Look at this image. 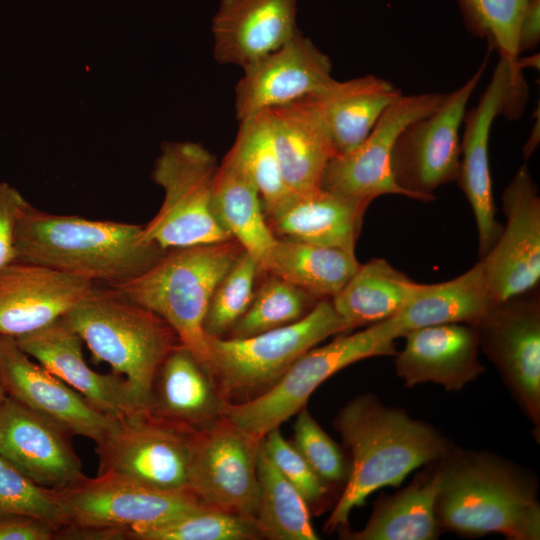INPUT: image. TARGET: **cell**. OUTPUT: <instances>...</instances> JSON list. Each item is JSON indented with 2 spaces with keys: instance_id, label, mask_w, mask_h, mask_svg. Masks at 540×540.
Instances as JSON below:
<instances>
[{
  "instance_id": "obj_1",
  "label": "cell",
  "mask_w": 540,
  "mask_h": 540,
  "mask_svg": "<svg viewBox=\"0 0 540 540\" xmlns=\"http://www.w3.org/2000/svg\"><path fill=\"white\" fill-rule=\"evenodd\" d=\"M351 455L350 473L324 531L347 528L351 512L376 490L398 487L414 470L440 459L448 440L432 425L385 406L374 394L348 401L332 422Z\"/></svg>"
},
{
  "instance_id": "obj_2",
  "label": "cell",
  "mask_w": 540,
  "mask_h": 540,
  "mask_svg": "<svg viewBox=\"0 0 540 540\" xmlns=\"http://www.w3.org/2000/svg\"><path fill=\"white\" fill-rule=\"evenodd\" d=\"M435 514L440 530L462 536L499 533L510 540L540 539L537 480L485 450L449 446L440 458Z\"/></svg>"
},
{
  "instance_id": "obj_3",
  "label": "cell",
  "mask_w": 540,
  "mask_h": 540,
  "mask_svg": "<svg viewBox=\"0 0 540 540\" xmlns=\"http://www.w3.org/2000/svg\"><path fill=\"white\" fill-rule=\"evenodd\" d=\"M16 259L92 283L117 287L149 269L166 250L143 236V225L42 211L29 202L15 234Z\"/></svg>"
},
{
  "instance_id": "obj_4",
  "label": "cell",
  "mask_w": 540,
  "mask_h": 540,
  "mask_svg": "<svg viewBox=\"0 0 540 540\" xmlns=\"http://www.w3.org/2000/svg\"><path fill=\"white\" fill-rule=\"evenodd\" d=\"M63 320L80 336L96 363L121 376L144 415L156 373L180 343L173 328L116 288L96 286Z\"/></svg>"
},
{
  "instance_id": "obj_5",
  "label": "cell",
  "mask_w": 540,
  "mask_h": 540,
  "mask_svg": "<svg viewBox=\"0 0 540 540\" xmlns=\"http://www.w3.org/2000/svg\"><path fill=\"white\" fill-rule=\"evenodd\" d=\"M243 251L234 239L167 249L145 272L112 288L165 320L209 369L204 318L218 282Z\"/></svg>"
},
{
  "instance_id": "obj_6",
  "label": "cell",
  "mask_w": 540,
  "mask_h": 540,
  "mask_svg": "<svg viewBox=\"0 0 540 540\" xmlns=\"http://www.w3.org/2000/svg\"><path fill=\"white\" fill-rule=\"evenodd\" d=\"M349 330L332 302L322 299L282 327L244 338L207 337L208 367L227 402H245L274 386L308 350Z\"/></svg>"
},
{
  "instance_id": "obj_7",
  "label": "cell",
  "mask_w": 540,
  "mask_h": 540,
  "mask_svg": "<svg viewBox=\"0 0 540 540\" xmlns=\"http://www.w3.org/2000/svg\"><path fill=\"white\" fill-rule=\"evenodd\" d=\"M57 492L67 525L56 539L127 540L135 531L206 505L189 490H158L108 473Z\"/></svg>"
},
{
  "instance_id": "obj_8",
  "label": "cell",
  "mask_w": 540,
  "mask_h": 540,
  "mask_svg": "<svg viewBox=\"0 0 540 540\" xmlns=\"http://www.w3.org/2000/svg\"><path fill=\"white\" fill-rule=\"evenodd\" d=\"M216 157L195 142L166 143L156 160L154 181L164 191L155 216L143 225V236L163 250L232 239L213 208Z\"/></svg>"
},
{
  "instance_id": "obj_9",
  "label": "cell",
  "mask_w": 540,
  "mask_h": 540,
  "mask_svg": "<svg viewBox=\"0 0 540 540\" xmlns=\"http://www.w3.org/2000/svg\"><path fill=\"white\" fill-rule=\"evenodd\" d=\"M395 340L381 322L345 334L304 353L263 394L240 403L226 402L223 416L249 434L262 439L269 431L306 407L312 393L345 367L375 356H395Z\"/></svg>"
},
{
  "instance_id": "obj_10",
  "label": "cell",
  "mask_w": 540,
  "mask_h": 540,
  "mask_svg": "<svg viewBox=\"0 0 540 540\" xmlns=\"http://www.w3.org/2000/svg\"><path fill=\"white\" fill-rule=\"evenodd\" d=\"M487 60L488 57L464 84L446 93L435 111L411 122L398 136L391 155V172L408 198L432 201L434 191L457 180L461 156L459 132Z\"/></svg>"
},
{
  "instance_id": "obj_11",
  "label": "cell",
  "mask_w": 540,
  "mask_h": 540,
  "mask_svg": "<svg viewBox=\"0 0 540 540\" xmlns=\"http://www.w3.org/2000/svg\"><path fill=\"white\" fill-rule=\"evenodd\" d=\"M528 95L523 78L512 74L508 61L500 59L477 104L466 110L457 182L473 211L478 232L479 258L499 238L503 226L495 217L489 164V138L494 120L521 116Z\"/></svg>"
},
{
  "instance_id": "obj_12",
  "label": "cell",
  "mask_w": 540,
  "mask_h": 540,
  "mask_svg": "<svg viewBox=\"0 0 540 540\" xmlns=\"http://www.w3.org/2000/svg\"><path fill=\"white\" fill-rule=\"evenodd\" d=\"M261 441L224 416L191 434L189 490L208 506L255 519Z\"/></svg>"
},
{
  "instance_id": "obj_13",
  "label": "cell",
  "mask_w": 540,
  "mask_h": 540,
  "mask_svg": "<svg viewBox=\"0 0 540 540\" xmlns=\"http://www.w3.org/2000/svg\"><path fill=\"white\" fill-rule=\"evenodd\" d=\"M540 440V299L536 290L496 303L471 324Z\"/></svg>"
},
{
  "instance_id": "obj_14",
  "label": "cell",
  "mask_w": 540,
  "mask_h": 540,
  "mask_svg": "<svg viewBox=\"0 0 540 540\" xmlns=\"http://www.w3.org/2000/svg\"><path fill=\"white\" fill-rule=\"evenodd\" d=\"M190 436L143 414L118 420L96 444L98 473L163 491L189 490Z\"/></svg>"
},
{
  "instance_id": "obj_15",
  "label": "cell",
  "mask_w": 540,
  "mask_h": 540,
  "mask_svg": "<svg viewBox=\"0 0 540 540\" xmlns=\"http://www.w3.org/2000/svg\"><path fill=\"white\" fill-rule=\"evenodd\" d=\"M446 93L401 96L382 113L370 134L348 153L327 164L320 187L340 196L367 201L385 194L406 196L394 181L391 155L402 130L435 111Z\"/></svg>"
},
{
  "instance_id": "obj_16",
  "label": "cell",
  "mask_w": 540,
  "mask_h": 540,
  "mask_svg": "<svg viewBox=\"0 0 540 540\" xmlns=\"http://www.w3.org/2000/svg\"><path fill=\"white\" fill-rule=\"evenodd\" d=\"M502 232L480 258L495 303L536 290L540 281V196L527 165L504 189Z\"/></svg>"
},
{
  "instance_id": "obj_17",
  "label": "cell",
  "mask_w": 540,
  "mask_h": 540,
  "mask_svg": "<svg viewBox=\"0 0 540 540\" xmlns=\"http://www.w3.org/2000/svg\"><path fill=\"white\" fill-rule=\"evenodd\" d=\"M242 69L243 76L235 87L239 121L318 93L335 80L330 58L300 31Z\"/></svg>"
},
{
  "instance_id": "obj_18",
  "label": "cell",
  "mask_w": 540,
  "mask_h": 540,
  "mask_svg": "<svg viewBox=\"0 0 540 540\" xmlns=\"http://www.w3.org/2000/svg\"><path fill=\"white\" fill-rule=\"evenodd\" d=\"M71 436L61 425L7 397L0 413V456L36 484L61 491L86 477Z\"/></svg>"
},
{
  "instance_id": "obj_19",
  "label": "cell",
  "mask_w": 540,
  "mask_h": 540,
  "mask_svg": "<svg viewBox=\"0 0 540 540\" xmlns=\"http://www.w3.org/2000/svg\"><path fill=\"white\" fill-rule=\"evenodd\" d=\"M0 375L9 397L95 444L118 421L26 354L13 337L0 335Z\"/></svg>"
},
{
  "instance_id": "obj_20",
  "label": "cell",
  "mask_w": 540,
  "mask_h": 540,
  "mask_svg": "<svg viewBox=\"0 0 540 540\" xmlns=\"http://www.w3.org/2000/svg\"><path fill=\"white\" fill-rule=\"evenodd\" d=\"M97 284L39 264L0 268V335L18 338L64 317Z\"/></svg>"
},
{
  "instance_id": "obj_21",
  "label": "cell",
  "mask_w": 540,
  "mask_h": 540,
  "mask_svg": "<svg viewBox=\"0 0 540 540\" xmlns=\"http://www.w3.org/2000/svg\"><path fill=\"white\" fill-rule=\"evenodd\" d=\"M15 340L26 354L106 415L124 420L142 414L124 378L99 373L88 365L82 339L63 318Z\"/></svg>"
},
{
  "instance_id": "obj_22",
  "label": "cell",
  "mask_w": 540,
  "mask_h": 540,
  "mask_svg": "<svg viewBox=\"0 0 540 540\" xmlns=\"http://www.w3.org/2000/svg\"><path fill=\"white\" fill-rule=\"evenodd\" d=\"M226 402L210 370L179 344L156 373L144 416L193 434L222 419Z\"/></svg>"
},
{
  "instance_id": "obj_23",
  "label": "cell",
  "mask_w": 540,
  "mask_h": 540,
  "mask_svg": "<svg viewBox=\"0 0 540 540\" xmlns=\"http://www.w3.org/2000/svg\"><path fill=\"white\" fill-rule=\"evenodd\" d=\"M403 337L405 345L395 355V369L406 387L431 382L457 392L485 371L478 336L469 324L426 326Z\"/></svg>"
},
{
  "instance_id": "obj_24",
  "label": "cell",
  "mask_w": 540,
  "mask_h": 540,
  "mask_svg": "<svg viewBox=\"0 0 540 540\" xmlns=\"http://www.w3.org/2000/svg\"><path fill=\"white\" fill-rule=\"evenodd\" d=\"M297 0H221L212 19L213 56L246 67L298 31Z\"/></svg>"
},
{
  "instance_id": "obj_25",
  "label": "cell",
  "mask_w": 540,
  "mask_h": 540,
  "mask_svg": "<svg viewBox=\"0 0 540 540\" xmlns=\"http://www.w3.org/2000/svg\"><path fill=\"white\" fill-rule=\"evenodd\" d=\"M266 112L287 186L295 193L320 188L325 168L336 153L308 97Z\"/></svg>"
},
{
  "instance_id": "obj_26",
  "label": "cell",
  "mask_w": 540,
  "mask_h": 540,
  "mask_svg": "<svg viewBox=\"0 0 540 540\" xmlns=\"http://www.w3.org/2000/svg\"><path fill=\"white\" fill-rule=\"evenodd\" d=\"M369 205L367 201L340 196L320 187L295 193L267 222L276 238L355 252Z\"/></svg>"
},
{
  "instance_id": "obj_27",
  "label": "cell",
  "mask_w": 540,
  "mask_h": 540,
  "mask_svg": "<svg viewBox=\"0 0 540 540\" xmlns=\"http://www.w3.org/2000/svg\"><path fill=\"white\" fill-rule=\"evenodd\" d=\"M401 96L393 83L366 75L346 81L334 80L324 90L307 97L339 156L365 140L386 108Z\"/></svg>"
},
{
  "instance_id": "obj_28",
  "label": "cell",
  "mask_w": 540,
  "mask_h": 540,
  "mask_svg": "<svg viewBox=\"0 0 540 540\" xmlns=\"http://www.w3.org/2000/svg\"><path fill=\"white\" fill-rule=\"evenodd\" d=\"M496 303L489 292L482 261L461 275L423 289L397 314L383 320L393 339L432 325L473 324Z\"/></svg>"
},
{
  "instance_id": "obj_29",
  "label": "cell",
  "mask_w": 540,
  "mask_h": 540,
  "mask_svg": "<svg viewBox=\"0 0 540 540\" xmlns=\"http://www.w3.org/2000/svg\"><path fill=\"white\" fill-rule=\"evenodd\" d=\"M412 482L374 503L367 524L360 531L338 532L348 540H433L440 528L435 503L440 481V459L425 465Z\"/></svg>"
},
{
  "instance_id": "obj_30",
  "label": "cell",
  "mask_w": 540,
  "mask_h": 540,
  "mask_svg": "<svg viewBox=\"0 0 540 540\" xmlns=\"http://www.w3.org/2000/svg\"><path fill=\"white\" fill-rule=\"evenodd\" d=\"M384 258L360 264L332 304L350 329L388 319L402 310L424 287Z\"/></svg>"
},
{
  "instance_id": "obj_31",
  "label": "cell",
  "mask_w": 540,
  "mask_h": 540,
  "mask_svg": "<svg viewBox=\"0 0 540 540\" xmlns=\"http://www.w3.org/2000/svg\"><path fill=\"white\" fill-rule=\"evenodd\" d=\"M213 208L222 227L257 261L261 271L277 238L268 225L257 187L226 157L214 177Z\"/></svg>"
},
{
  "instance_id": "obj_32",
  "label": "cell",
  "mask_w": 540,
  "mask_h": 540,
  "mask_svg": "<svg viewBox=\"0 0 540 540\" xmlns=\"http://www.w3.org/2000/svg\"><path fill=\"white\" fill-rule=\"evenodd\" d=\"M359 265L354 251L277 238L261 272L322 300L337 295Z\"/></svg>"
},
{
  "instance_id": "obj_33",
  "label": "cell",
  "mask_w": 540,
  "mask_h": 540,
  "mask_svg": "<svg viewBox=\"0 0 540 540\" xmlns=\"http://www.w3.org/2000/svg\"><path fill=\"white\" fill-rule=\"evenodd\" d=\"M233 145L225 155L257 187L266 219L278 213L293 197L285 183L266 110L239 121Z\"/></svg>"
},
{
  "instance_id": "obj_34",
  "label": "cell",
  "mask_w": 540,
  "mask_h": 540,
  "mask_svg": "<svg viewBox=\"0 0 540 540\" xmlns=\"http://www.w3.org/2000/svg\"><path fill=\"white\" fill-rule=\"evenodd\" d=\"M257 476L259 500L255 521L262 539L318 540L309 505L270 460L262 441L257 456Z\"/></svg>"
},
{
  "instance_id": "obj_35",
  "label": "cell",
  "mask_w": 540,
  "mask_h": 540,
  "mask_svg": "<svg viewBox=\"0 0 540 540\" xmlns=\"http://www.w3.org/2000/svg\"><path fill=\"white\" fill-rule=\"evenodd\" d=\"M319 301L290 282L268 274V279L255 290L249 308L226 337L244 338L291 324Z\"/></svg>"
},
{
  "instance_id": "obj_36",
  "label": "cell",
  "mask_w": 540,
  "mask_h": 540,
  "mask_svg": "<svg viewBox=\"0 0 540 540\" xmlns=\"http://www.w3.org/2000/svg\"><path fill=\"white\" fill-rule=\"evenodd\" d=\"M466 29L485 39L489 50L508 61L514 76H522L518 27L529 0H456Z\"/></svg>"
},
{
  "instance_id": "obj_37",
  "label": "cell",
  "mask_w": 540,
  "mask_h": 540,
  "mask_svg": "<svg viewBox=\"0 0 540 540\" xmlns=\"http://www.w3.org/2000/svg\"><path fill=\"white\" fill-rule=\"evenodd\" d=\"M262 536L253 518L231 514L208 505L167 522L135 531L127 540H258Z\"/></svg>"
},
{
  "instance_id": "obj_38",
  "label": "cell",
  "mask_w": 540,
  "mask_h": 540,
  "mask_svg": "<svg viewBox=\"0 0 540 540\" xmlns=\"http://www.w3.org/2000/svg\"><path fill=\"white\" fill-rule=\"evenodd\" d=\"M259 272L257 261L243 251L214 289L203 323L207 337L229 334L253 300Z\"/></svg>"
},
{
  "instance_id": "obj_39",
  "label": "cell",
  "mask_w": 540,
  "mask_h": 540,
  "mask_svg": "<svg viewBox=\"0 0 540 540\" xmlns=\"http://www.w3.org/2000/svg\"><path fill=\"white\" fill-rule=\"evenodd\" d=\"M17 515L40 519L57 531L67 525L58 492L36 484L0 456V519Z\"/></svg>"
},
{
  "instance_id": "obj_40",
  "label": "cell",
  "mask_w": 540,
  "mask_h": 540,
  "mask_svg": "<svg viewBox=\"0 0 540 540\" xmlns=\"http://www.w3.org/2000/svg\"><path fill=\"white\" fill-rule=\"evenodd\" d=\"M296 415L291 443L325 482L331 486L346 483L350 463L342 448L322 429L306 407Z\"/></svg>"
},
{
  "instance_id": "obj_41",
  "label": "cell",
  "mask_w": 540,
  "mask_h": 540,
  "mask_svg": "<svg viewBox=\"0 0 540 540\" xmlns=\"http://www.w3.org/2000/svg\"><path fill=\"white\" fill-rule=\"evenodd\" d=\"M262 446L281 474L301 493L310 508L321 511L330 495V484L321 479L279 428L262 438Z\"/></svg>"
},
{
  "instance_id": "obj_42",
  "label": "cell",
  "mask_w": 540,
  "mask_h": 540,
  "mask_svg": "<svg viewBox=\"0 0 540 540\" xmlns=\"http://www.w3.org/2000/svg\"><path fill=\"white\" fill-rule=\"evenodd\" d=\"M27 202L16 188L0 181V268L16 260V226Z\"/></svg>"
},
{
  "instance_id": "obj_43",
  "label": "cell",
  "mask_w": 540,
  "mask_h": 540,
  "mask_svg": "<svg viewBox=\"0 0 540 540\" xmlns=\"http://www.w3.org/2000/svg\"><path fill=\"white\" fill-rule=\"evenodd\" d=\"M57 529L30 516H10L0 519V540H54Z\"/></svg>"
},
{
  "instance_id": "obj_44",
  "label": "cell",
  "mask_w": 540,
  "mask_h": 540,
  "mask_svg": "<svg viewBox=\"0 0 540 540\" xmlns=\"http://www.w3.org/2000/svg\"><path fill=\"white\" fill-rule=\"evenodd\" d=\"M540 41V0H529L518 27V52L535 48Z\"/></svg>"
},
{
  "instance_id": "obj_45",
  "label": "cell",
  "mask_w": 540,
  "mask_h": 540,
  "mask_svg": "<svg viewBox=\"0 0 540 540\" xmlns=\"http://www.w3.org/2000/svg\"><path fill=\"white\" fill-rule=\"evenodd\" d=\"M8 397V394L6 392L5 386L3 384L1 375H0V413L2 411V408L4 406V403Z\"/></svg>"
}]
</instances>
